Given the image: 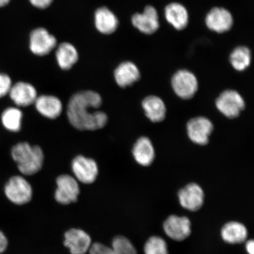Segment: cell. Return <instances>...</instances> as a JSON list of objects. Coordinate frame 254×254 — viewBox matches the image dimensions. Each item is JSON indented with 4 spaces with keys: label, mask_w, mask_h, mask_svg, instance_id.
I'll return each instance as SVG.
<instances>
[{
    "label": "cell",
    "mask_w": 254,
    "mask_h": 254,
    "mask_svg": "<svg viewBox=\"0 0 254 254\" xmlns=\"http://www.w3.org/2000/svg\"><path fill=\"white\" fill-rule=\"evenodd\" d=\"M12 85L10 77L5 73L0 72V98L4 97L9 94Z\"/></svg>",
    "instance_id": "obj_28"
},
{
    "label": "cell",
    "mask_w": 254,
    "mask_h": 254,
    "mask_svg": "<svg viewBox=\"0 0 254 254\" xmlns=\"http://www.w3.org/2000/svg\"><path fill=\"white\" fill-rule=\"evenodd\" d=\"M205 22L209 30L222 34L231 29L234 24V18L227 9L216 7L206 14Z\"/></svg>",
    "instance_id": "obj_13"
},
{
    "label": "cell",
    "mask_w": 254,
    "mask_h": 254,
    "mask_svg": "<svg viewBox=\"0 0 254 254\" xmlns=\"http://www.w3.org/2000/svg\"><path fill=\"white\" fill-rule=\"evenodd\" d=\"M249 232L245 225L240 222L231 221L223 225L221 230V237L225 243L239 244L245 242Z\"/></svg>",
    "instance_id": "obj_19"
},
{
    "label": "cell",
    "mask_w": 254,
    "mask_h": 254,
    "mask_svg": "<svg viewBox=\"0 0 254 254\" xmlns=\"http://www.w3.org/2000/svg\"><path fill=\"white\" fill-rule=\"evenodd\" d=\"M8 240L4 232L0 230V254L7 251L8 247Z\"/></svg>",
    "instance_id": "obj_31"
},
{
    "label": "cell",
    "mask_w": 254,
    "mask_h": 254,
    "mask_svg": "<svg viewBox=\"0 0 254 254\" xmlns=\"http://www.w3.org/2000/svg\"><path fill=\"white\" fill-rule=\"evenodd\" d=\"M215 104L219 111L229 119L239 116L246 106L245 101L241 94L233 90L222 92L216 100Z\"/></svg>",
    "instance_id": "obj_5"
},
{
    "label": "cell",
    "mask_w": 254,
    "mask_h": 254,
    "mask_svg": "<svg viewBox=\"0 0 254 254\" xmlns=\"http://www.w3.org/2000/svg\"><path fill=\"white\" fill-rule=\"evenodd\" d=\"M131 22L133 26L146 35L154 34L160 28L157 9L152 5L146 6L142 13L133 15Z\"/></svg>",
    "instance_id": "obj_14"
},
{
    "label": "cell",
    "mask_w": 254,
    "mask_h": 254,
    "mask_svg": "<svg viewBox=\"0 0 254 254\" xmlns=\"http://www.w3.org/2000/svg\"><path fill=\"white\" fill-rule=\"evenodd\" d=\"M171 85L175 93L184 100L194 96L198 88V82L195 75L187 69H181L173 76Z\"/></svg>",
    "instance_id": "obj_6"
},
{
    "label": "cell",
    "mask_w": 254,
    "mask_h": 254,
    "mask_svg": "<svg viewBox=\"0 0 254 254\" xmlns=\"http://www.w3.org/2000/svg\"><path fill=\"white\" fill-rule=\"evenodd\" d=\"M132 152L136 163L142 166H150L154 160V146L147 136H142L138 139L133 147Z\"/></svg>",
    "instance_id": "obj_21"
},
{
    "label": "cell",
    "mask_w": 254,
    "mask_h": 254,
    "mask_svg": "<svg viewBox=\"0 0 254 254\" xmlns=\"http://www.w3.org/2000/svg\"><path fill=\"white\" fill-rule=\"evenodd\" d=\"M4 192L8 201L15 205L28 204L33 196L30 183L21 176H12L5 183Z\"/></svg>",
    "instance_id": "obj_3"
},
{
    "label": "cell",
    "mask_w": 254,
    "mask_h": 254,
    "mask_svg": "<svg viewBox=\"0 0 254 254\" xmlns=\"http://www.w3.org/2000/svg\"><path fill=\"white\" fill-rule=\"evenodd\" d=\"M230 62L236 70L245 71L252 63V53L249 48L245 46L235 48L231 53Z\"/></svg>",
    "instance_id": "obj_25"
},
{
    "label": "cell",
    "mask_w": 254,
    "mask_h": 254,
    "mask_svg": "<svg viewBox=\"0 0 254 254\" xmlns=\"http://www.w3.org/2000/svg\"><path fill=\"white\" fill-rule=\"evenodd\" d=\"M102 104V97L97 92L87 90L74 94L68 101L66 111L69 123L79 131L104 128L108 123V116L97 110Z\"/></svg>",
    "instance_id": "obj_1"
},
{
    "label": "cell",
    "mask_w": 254,
    "mask_h": 254,
    "mask_svg": "<svg viewBox=\"0 0 254 254\" xmlns=\"http://www.w3.org/2000/svg\"><path fill=\"white\" fill-rule=\"evenodd\" d=\"M23 114L17 107H8L3 111L1 116V122L3 127L12 132L20 131Z\"/></svg>",
    "instance_id": "obj_24"
},
{
    "label": "cell",
    "mask_w": 254,
    "mask_h": 254,
    "mask_svg": "<svg viewBox=\"0 0 254 254\" xmlns=\"http://www.w3.org/2000/svg\"><path fill=\"white\" fill-rule=\"evenodd\" d=\"M114 75L117 85L123 88L131 86L141 77L137 66L131 62L121 63L114 71Z\"/></svg>",
    "instance_id": "obj_17"
},
{
    "label": "cell",
    "mask_w": 254,
    "mask_h": 254,
    "mask_svg": "<svg viewBox=\"0 0 254 254\" xmlns=\"http://www.w3.org/2000/svg\"><path fill=\"white\" fill-rule=\"evenodd\" d=\"M142 106L146 116L152 122H161L166 117V105L160 97L155 95H150L142 101Z\"/></svg>",
    "instance_id": "obj_22"
},
{
    "label": "cell",
    "mask_w": 254,
    "mask_h": 254,
    "mask_svg": "<svg viewBox=\"0 0 254 254\" xmlns=\"http://www.w3.org/2000/svg\"><path fill=\"white\" fill-rule=\"evenodd\" d=\"M71 168L75 179L79 183L84 184L94 183L99 174L96 161L81 155L73 159Z\"/></svg>",
    "instance_id": "obj_7"
},
{
    "label": "cell",
    "mask_w": 254,
    "mask_h": 254,
    "mask_svg": "<svg viewBox=\"0 0 254 254\" xmlns=\"http://www.w3.org/2000/svg\"><path fill=\"white\" fill-rule=\"evenodd\" d=\"M89 254H114L112 248L99 242L92 244Z\"/></svg>",
    "instance_id": "obj_29"
},
{
    "label": "cell",
    "mask_w": 254,
    "mask_h": 254,
    "mask_svg": "<svg viewBox=\"0 0 254 254\" xmlns=\"http://www.w3.org/2000/svg\"><path fill=\"white\" fill-rule=\"evenodd\" d=\"M246 249L249 254H254V242L253 240L247 241Z\"/></svg>",
    "instance_id": "obj_32"
},
{
    "label": "cell",
    "mask_w": 254,
    "mask_h": 254,
    "mask_svg": "<svg viewBox=\"0 0 254 254\" xmlns=\"http://www.w3.org/2000/svg\"><path fill=\"white\" fill-rule=\"evenodd\" d=\"M10 2V0H0V8L5 7Z\"/></svg>",
    "instance_id": "obj_33"
},
{
    "label": "cell",
    "mask_w": 254,
    "mask_h": 254,
    "mask_svg": "<svg viewBox=\"0 0 254 254\" xmlns=\"http://www.w3.org/2000/svg\"><path fill=\"white\" fill-rule=\"evenodd\" d=\"M34 104L38 112L51 120L58 118L63 109L62 101L53 95H43L37 97Z\"/></svg>",
    "instance_id": "obj_16"
},
{
    "label": "cell",
    "mask_w": 254,
    "mask_h": 254,
    "mask_svg": "<svg viewBox=\"0 0 254 254\" xmlns=\"http://www.w3.org/2000/svg\"><path fill=\"white\" fill-rule=\"evenodd\" d=\"M164 14L168 23L177 30H183L189 24V12L184 5L179 2L168 4L165 8Z\"/></svg>",
    "instance_id": "obj_18"
},
{
    "label": "cell",
    "mask_w": 254,
    "mask_h": 254,
    "mask_svg": "<svg viewBox=\"0 0 254 254\" xmlns=\"http://www.w3.org/2000/svg\"><path fill=\"white\" fill-rule=\"evenodd\" d=\"M163 227L166 236L178 242L187 239L192 232L191 222L186 216H168L164 222Z\"/></svg>",
    "instance_id": "obj_8"
},
{
    "label": "cell",
    "mask_w": 254,
    "mask_h": 254,
    "mask_svg": "<svg viewBox=\"0 0 254 254\" xmlns=\"http://www.w3.org/2000/svg\"><path fill=\"white\" fill-rule=\"evenodd\" d=\"M8 95L16 106L21 107L34 104L38 97L36 88L28 82L23 81L12 84Z\"/></svg>",
    "instance_id": "obj_15"
},
{
    "label": "cell",
    "mask_w": 254,
    "mask_h": 254,
    "mask_svg": "<svg viewBox=\"0 0 254 254\" xmlns=\"http://www.w3.org/2000/svg\"><path fill=\"white\" fill-rule=\"evenodd\" d=\"M29 42L31 52L38 56L49 55L57 45L56 37L42 27L37 28L31 32Z\"/></svg>",
    "instance_id": "obj_11"
},
{
    "label": "cell",
    "mask_w": 254,
    "mask_h": 254,
    "mask_svg": "<svg viewBox=\"0 0 254 254\" xmlns=\"http://www.w3.org/2000/svg\"><path fill=\"white\" fill-rule=\"evenodd\" d=\"M180 204L186 210L195 212L204 204L205 194L201 187L196 183H190L178 193Z\"/></svg>",
    "instance_id": "obj_10"
},
{
    "label": "cell",
    "mask_w": 254,
    "mask_h": 254,
    "mask_svg": "<svg viewBox=\"0 0 254 254\" xmlns=\"http://www.w3.org/2000/svg\"><path fill=\"white\" fill-rule=\"evenodd\" d=\"M32 5L39 9H45L52 4L53 0H29Z\"/></svg>",
    "instance_id": "obj_30"
},
{
    "label": "cell",
    "mask_w": 254,
    "mask_h": 254,
    "mask_svg": "<svg viewBox=\"0 0 254 254\" xmlns=\"http://www.w3.org/2000/svg\"><path fill=\"white\" fill-rule=\"evenodd\" d=\"M57 63L63 70H69L78 60V53L71 43H63L57 48L56 53Z\"/></svg>",
    "instance_id": "obj_23"
},
{
    "label": "cell",
    "mask_w": 254,
    "mask_h": 254,
    "mask_svg": "<svg viewBox=\"0 0 254 254\" xmlns=\"http://www.w3.org/2000/svg\"><path fill=\"white\" fill-rule=\"evenodd\" d=\"M111 247L114 254H138L134 244L123 236L114 237L111 241Z\"/></svg>",
    "instance_id": "obj_27"
},
{
    "label": "cell",
    "mask_w": 254,
    "mask_h": 254,
    "mask_svg": "<svg viewBox=\"0 0 254 254\" xmlns=\"http://www.w3.org/2000/svg\"><path fill=\"white\" fill-rule=\"evenodd\" d=\"M213 129L211 121L204 117L190 119L187 125V134L190 141L200 145L208 144Z\"/></svg>",
    "instance_id": "obj_12"
},
{
    "label": "cell",
    "mask_w": 254,
    "mask_h": 254,
    "mask_svg": "<svg viewBox=\"0 0 254 254\" xmlns=\"http://www.w3.org/2000/svg\"><path fill=\"white\" fill-rule=\"evenodd\" d=\"M118 18L109 8L102 7L95 12V25L97 30L103 34L109 35L114 33L118 28Z\"/></svg>",
    "instance_id": "obj_20"
},
{
    "label": "cell",
    "mask_w": 254,
    "mask_h": 254,
    "mask_svg": "<svg viewBox=\"0 0 254 254\" xmlns=\"http://www.w3.org/2000/svg\"><path fill=\"white\" fill-rule=\"evenodd\" d=\"M93 243L90 234L80 228H71L64 235V246L71 254H87Z\"/></svg>",
    "instance_id": "obj_9"
},
{
    "label": "cell",
    "mask_w": 254,
    "mask_h": 254,
    "mask_svg": "<svg viewBox=\"0 0 254 254\" xmlns=\"http://www.w3.org/2000/svg\"><path fill=\"white\" fill-rule=\"evenodd\" d=\"M57 188L55 199L62 205H68L78 201L80 194L79 182L74 176L69 174H62L56 180Z\"/></svg>",
    "instance_id": "obj_4"
},
{
    "label": "cell",
    "mask_w": 254,
    "mask_h": 254,
    "mask_svg": "<svg viewBox=\"0 0 254 254\" xmlns=\"http://www.w3.org/2000/svg\"><path fill=\"white\" fill-rule=\"evenodd\" d=\"M12 160L23 176H33L41 170L44 164V152L39 145H31L26 142H19L12 147Z\"/></svg>",
    "instance_id": "obj_2"
},
{
    "label": "cell",
    "mask_w": 254,
    "mask_h": 254,
    "mask_svg": "<svg viewBox=\"0 0 254 254\" xmlns=\"http://www.w3.org/2000/svg\"><path fill=\"white\" fill-rule=\"evenodd\" d=\"M144 253V254H169L166 241L157 236H152L146 241Z\"/></svg>",
    "instance_id": "obj_26"
}]
</instances>
